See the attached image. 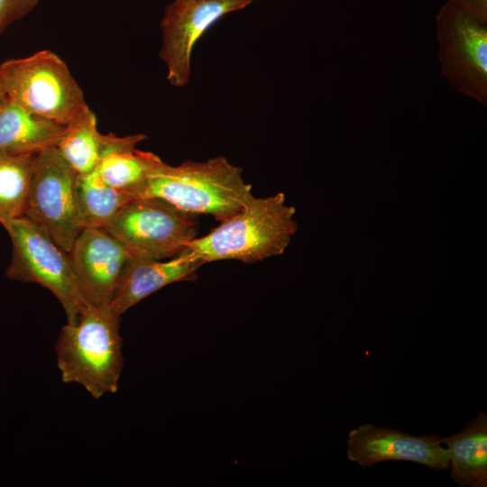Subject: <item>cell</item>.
I'll list each match as a JSON object with an SVG mask.
<instances>
[{"label": "cell", "instance_id": "9", "mask_svg": "<svg viewBox=\"0 0 487 487\" xmlns=\"http://www.w3.org/2000/svg\"><path fill=\"white\" fill-rule=\"evenodd\" d=\"M256 0H173L161 21L160 58L167 68V80L174 87L188 84L191 56L197 41L224 15L242 10Z\"/></svg>", "mask_w": 487, "mask_h": 487}, {"label": "cell", "instance_id": "17", "mask_svg": "<svg viewBox=\"0 0 487 487\" xmlns=\"http://www.w3.org/2000/svg\"><path fill=\"white\" fill-rule=\"evenodd\" d=\"M161 161L151 152L127 149L104 156L96 170L107 185L137 198L149 174Z\"/></svg>", "mask_w": 487, "mask_h": 487}, {"label": "cell", "instance_id": "10", "mask_svg": "<svg viewBox=\"0 0 487 487\" xmlns=\"http://www.w3.org/2000/svg\"><path fill=\"white\" fill-rule=\"evenodd\" d=\"M83 299L88 306L110 305L132 255L105 228L82 230L69 253Z\"/></svg>", "mask_w": 487, "mask_h": 487}, {"label": "cell", "instance_id": "21", "mask_svg": "<svg viewBox=\"0 0 487 487\" xmlns=\"http://www.w3.org/2000/svg\"><path fill=\"white\" fill-rule=\"evenodd\" d=\"M8 96L6 95V92L0 81V109L4 106L5 102L7 101Z\"/></svg>", "mask_w": 487, "mask_h": 487}, {"label": "cell", "instance_id": "3", "mask_svg": "<svg viewBox=\"0 0 487 487\" xmlns=\"http://www.w3.org/2000/svg\"><path fill=\"white\" fill-rule=\"evenodd\" d=\"M121 316L89 307L60 329L55 353L64 383L82 386L94 399L118 390L124 368Z\"/></svg>", "mask_w": 487, "mask_h": 487}, {"label": "cell", "instance_id": "5", "mask_svg": "<svg viewBox=\"0 0 487 487\" xmlns=\"http://www.w3.org/2000/svg\"><path fill=\"white\" fill-rule=\"evenodd\" d=\"M2 225L12 241L6 276L48 289L61 304L67 323H75L90 306L82 297L69 253L24 216Z\"/></svg>", "mask_w": 487, "mask_h": 487}, {"label": "cell", "instance_id": "13", "mask_svg": "<svg viewBox=\"0 0 487 487\" xmlns=\"http://www.w3.org/2000/svg\"><path fill=\"white\" fill-rule=\"evenodd\" d=\"M144 139L143 133L127 136L101 133L96 115L89 109L79 120L65 127L56 148L78 174H86L94 171L106 154L136 148Z\"/></svg>", "mask_w": 487, "mask_h": 487}, {"label": "cell", "instance_id": "15", "mask_svg": "<svg viewBox=\"0 0 487 487\" xmlns=\"http://www.w3.org/2000/svg\"><path fill=\"white\" fill-rule=\"evenodd\" d=\"M451 478L462 487L487 486V414L481 411L457 434L441 437Z\"/></svg>", "mask_w": 487, "mask_h": 487}, {"label": "cell", "instance_id": "11", "mask_svg": "<svg viewBox=\"0 0 487 487\" xmlns=\"http://www.w3.org/2000/svg\"><path fill=\"white\" fill-rule=\"evenodd\" d=\"M347 458L363 468L385 461H409L433 470L449 469V454L437 435L414 436L390 427L363 424L347 436Z\"/></svg>", "mask_w": 487, "mask_h": 487}, {"label": "cell", "instance_id": "2", "mask_svg": "<svg viewBox=\"0 0 487 487\" xmlns=\"http://www.w3.org/2000/svg\"><path fill=\"white\" fill-rule=\"evenodd\" d=\"M294 214L295 208L285 204L281 192L254 197L207 234L190 241L181 253L203 264L223 260L253 263L280 255L297 230Z\"/></svg>", "mask_w": 487, "mask_h": 487}, {"label": "cell", "instance_id": "20", "mask_svg": "<svg viewBox=\"0 0 487 487\" xmlns=\"http://www.w3.org/2000/svg\"><path fill=\"white\" fill-rule=\"evenodd\" d=\"M470 13L482 22L487 23V0H447Z\"/></svg>", "mask_w": 487, "mask_h": 487}, {"label": "cell", "instance_id": "6", "mask_svg": "<svg viewBox=\"0 0 487 487\" xmlns=\"http://www.w3.org/2000/svg\"><path fill=\"white\" fill-rule=\"evenodd\" d=\"M196 214L159 198H135L104 227L132 256L166 260L179 254L197 237Z\"/></svg>", "mask_w": 487, "mask_h": 487}, {"label": "cell", "instance_id": "18", "mask_svg": "<svg viewBox=\"0 0 487 487\" xmlns=\"http://www.w3.org/2000/svg\"><path fill=\"white\" fill-rule=\"evenodd\" d=\"M36 154L0 152V223L2 225L24 214Z\"/></svg>", "mask_w": 487, "mask_h": 487}, {"label": "cell", "instance_id": "7", "mask_svg": "<svg viewBox=\"0 0 487 487\" xmlns=\"http://www.w3.org/2000/svg\"><path fill=\"white\" fill-rule=\"evenodd\" d=\"M77 176L56 146L37 153L23 214L68 253L84 229L76 200Z\"/></svg>", "mask_w": 487, "mask_h": 487}, {"label": "cell", "instance_id": "4", "mask_svg": "<svg viewBox=\"0 0 487 487\" xmlns=\"http://www.w3.org/2000/svg\"><path fill=\"white\" fill-rule=\"evenodd\" d=\"M0 81L10 100L64 126L90 109L67 64L49 50L3 61Z\"/></svg>", "mask_w": 487, "mask_h": 487}, {"label": "cell", "instance_id": "8", "mask_svg": "<svg viewBox=\"0 0 487 487\" xmlns=\"http://www.w3.org/2000/svg\"><path fill=\"white\" fill-rule=\"evenodd\" d=\"M443 75L462 94L487 106V23L447 1L436 15Z\"/></svg>", "mask_w": 487, "mask_h": 487}, {"label": "cell", "instance_id": "16", "mask_svg": "<svg viewBox=\"0 0 487 487\" xmlns=\"http://www.w3.org/2000/svg\"><path fill=\"white\" fill-rule=\"evenodd\" d=\"M75 193L84 228H104L127 202L135 198L107 185L96 170L78 174Z\"/></svg>", "mask_w": 487, "mask_h": 487}, {"label": "cell", "instance_id": "12", "mask_svg": "<svg viewBox=\"0 0 487 487\" xmlns=\"http://www.w3.org/2000/svg\"><path fill=\"white\" fill-rule=\"evenodd\" d=\"M203 263L182 253L168 260L132 256L121 277L108 309L118 316L163 287L193 280Z\"/></svg>", "mask_w": 487, "mask_h": 487}, {"label": "cell", "instance_id": "1", "mask_svg": "<svg viewBox=\"0 0 487 487\" xmlns=\"http://www.w3.org/2000/svg\"><path fill=\"white\" fill-rule=\"evenodd\" d=\"M147 197L164 199L183 211L210 215L219 222L240 212L254 198L243 170L224 156L177 166L161 160L137 196Z\"/></svg>", "mask_w": 487, "mask_h": 487}, {"label": "cell", "instance_id": "14", "mask_svg": "<svg viewBox=\"0 0 487 487\" xmlns=\"http://www.w3.org/2000/svg\"><path fill=\"white\" fill-rule=\"evenodd\" d=\"M65 127L30 112L8 98L0 109V152L39 153L56 146Z\"/></svg>", "mask_w": 487, "mask_h": 487}, {"label": "cell", "instance_id": "19", "mask_svg": "<svg viewBox=\"0 0 487 487\" xmlns=\"http://www.w3.org/2000/svg\"><path fill=\"white\" fill-rule=\"evenodd\" d=\"M41 0H0V35L16 21L29 14Z\"/></svg>", "mask_w": 487, "mask_h": 487}]
</instances>
